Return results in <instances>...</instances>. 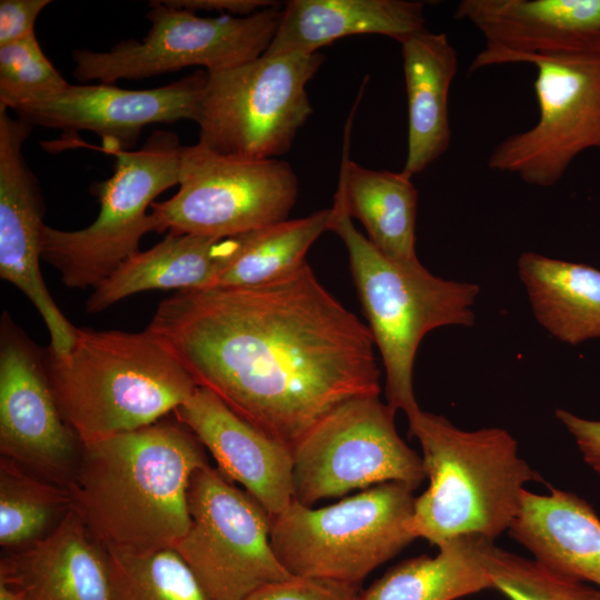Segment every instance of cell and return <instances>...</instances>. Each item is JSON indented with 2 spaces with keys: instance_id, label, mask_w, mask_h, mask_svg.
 <instances>
[{
  "instance_id": "cell-1",
  "label": "cell",
  "mask_w": 600,
  "mask_h": 600,
  "mask_svg": "<svg viewBox=\"0 0 600 600\" xmlns=\"http://www.w3.org/2000/svg\"><path fill=\"white\" fill-rule=\"evenodd\" d=\"M147 329L198 387L290 449L338 406L381 391L370 330L307 261L259 286L177 291Z\"/></svg>"
},
{
  "instance_id": "cell-2",
  "label": "cell",
  "mask_w": 600,
  "mask_h": 600,
  "mask_svg": "<svg viewBox=\"0 0 600 600\" xmlns=\"http://www.w3.org/2000/svg\"><path fill=\"white\" fill-rule=\"evenodd\" d=\"M210 464L206 448L179 421L81 442L73 510L103 549H174L190 526L193 473Z\"/></svg>"
},
{
  "instance_id": "cell-3",
  "label": "cell",
  "mask_w": 600,
  "mask_h": 600,
  "mask_svg": "<svg viewBox=\"0 0 600 600\" xmlns=\"http://www.w3.org/2000/svg\"><path fill=\"white\" fill-rule=\"evenodd\" d=\"M59 408L80 442L137 430L163 419L198 384L148 329L141 332L78 328L68 354L46 349Z\"/></svg>"
},
{
  "instance_id": "cell-4",
  "label": "cell",
  "mask_w": 600,
  "mask_h": 600,
  "mask_svg": "<svg viewBox=\"0 0 600 600\" xmlns=\"http://www.w3.org/2000/svg\"><path fill=\"white\" fill-rule=\"evenodd\" d=\"M408 422L429 479L427 490L414 500V537L439 547L461 536L493 541L509 530L524 486L541 480L519 457L514 438L497 427L461 430L422 410Z\"/></svg>"
},
{
  "instance_id": "cell-5",
  "label": "cell",
  "mask_w": 600,
  "mask_h": 600,
  "mask_svg": "<svg viewBox=\"0 0 600 600\" xmlns=\"http://www.w3.org/2000/svg\"><path fill=\"white\" fill-rule=\"evenodd\" d=\"M329 230L347 248L367 327L382 359L387 403L410 418L421 410L412 383L421 340L437 328L473 326L480 288L439 278L421 262L403 264L388 259L353 226L337 200L331 207Z\"/></svg>"
},
{
  "instance_id": "cell-6",
  "label": "cell",
  "mask_w": 600,
  "mask_h": 600,
  "mask_svg": "<svg viewBox=\"0 0 600 600\" xmlns=\"http://www.w3.org/2000/svg\"><path fill=\"white\" fill-rule=\"evenodd\" d=\"M412 492L386 482L322 508L293 499L272 517V548L292 576L359 586L416 539Z\"/></svg>"
},
{
  "instance_id": "cell-7",
  "label": "cell",
  "mask_w": 600,
  "mask_h": 600,
  "mask_svg": "<svg viewBox=\"0 0 600 600\" xmlns=\"http://www.w3.org/2000/svg\"><path fill=\"white\" fill-rule=\"evenodd\" d=\"M181 149L177 134L154 131L138 150L107 151L116 163L112 176L93 188L97 219L74 231L43 229L42 259L60 272L66 287L94 289L140 251L143 234L154 231L147 209L179 184Z\"/></svg>"
},
{
  "instance_id": "cell-8",
  "label": "cell",
  "mask_w": 600,
  "mask_h": 600,
  "mask_svg": "<svg viewBox=\"0 0 600 600\" xmlns=\"http://www.w3.org/2000/svg\"><path fill=\"white\" fill-rule=\"evenodd\" d=\"M323 54H266L240 66L206 71L199 141L224 156L277 159L312 113L307 84Z\"/></svg>"
},
{
  "instance_id": "cell-9",
  "label": "cell",
  "mask_w": 600,
  "mask_h": 600,
  "mask_svg": "<svg viewBox=\"0 0 600 600\" xmlns=\"http://www.w3.org/2000/svg\"><path fill=\"white\" fill-rule=\"evenodd\" d=\"M299 193L291 166L247 159L200 143L182 146L179 190L151 204L154 231L230 238L288 219Z\"/></svg>"
},
{
  "instance_id": "cell-10",
  "label": "cell",
  "mask_w": 600,
  "mask_h": 600,
  "mask_svg": "<svg viewBox=\"0 0 600 600\" xmlns=\"http://www.w3.org/2000/svg\"><path fill=\"white\" fill-rule=\"evenodd\" d=\"M149 6L151 26L143 39L124 40L102 52L73 51V74L80 82L113 84L187 67L219 71L240 66L268 50L282 12L277 6L249 17L203 18L161 0Z\"/></svg>"
},
{
  "instance_id": "cell-11",
  "label": "cell",
  "mask_w": 600,
  "mask_h": 600,
  "mask_svg": "<svg viewBox=\"0 0 600 600\" xmlns=\"http://www.w3.org/2000/svg\"><path fill=\"white\" fill-rule=\"evenodd\" d=\"M394 414L379 396H367L318 421L291 448L294 499L311 507L386 482L417 489L427 478L422 459L400 438Z\"/></svg>"
},
{
  "instance_id": "cell-12",
  "label": "cell",
  "mask_w": 600,
  "mask_h": 600,
  "mask_svg": "<svg viewBox=\"0 0 600 600\" xmlns=\"http://www.w3.org/2000/svg\"><path fill=\"white\" fill-rule=\"evenodd\" d=\"M190 526L174 550L212 600H243L292 574L271 544V516L217 468L198 469L188 491Z\"/></svg>"
},
{
  "instance_id": "cell-13",
  "label": "cell",
  "mask_w": 600,
  "mask_h": 600,
  "mask_svg": "<svg viewBox=\"0 0 600 600\" xmlns=\"http://www.w3.org/2000/svg\"><path fill=\"white\" fill-rule=\"evenodd\" d=\"M537 68V123L491 151L488 168L551 187L582 151L600 148V56L527 54Z\"/></svg>"
},
{
  "instance_id": "cell-14",
  "label": "cell",
  "mask_w": 600,
  "mask_h": 600,
  "mask_svg": "<svg viewBox=\"0 0 600 600\" xmlns=\"http://www.w3.org/2000/svg\"><path fill=\"white\" fill-rule=\"evenodd\" d=\"M81 442L66 421L39 348L3 311L0 320V453L36 476L69 487Z\"/></svg>"
},
{
  "instance_id": "cell-15",
  "label": "cell",
  "mask_w": 600,
  "mask_h": 600,
  "mask_svg": "<svg viewBox=\"0 0 600 600\" xmlns=\"http://www.w3.org/2000/svg\"><path fill=\"white\" fill-rule=\"evenodd\" d=\"M31 130L0 107V277L33 303L49 331V351L63 357L73 346L77 327L53 301L41 274L44 203L22 152Z\"/></svg>"
},
{
  "instance_id": "cell-16",
  "label": "cell",
  "mask_w": 600,
  "mask_h": 600,
  "mask_svg": "<svg viewBox=\"0 0 600 600\" xmlns=\"http://www.w3.org/2000/svg\"><path fill=\"white\" fill-rule=\"evenodd\" d=\"M207 72L197 70L178 81L148 90H128L110 83L70 84L61 94L16 111L31 126L76 133L92 131L106 151L130 147L143 127L198 121Z\"/></svg>"
},
{
  "instance_id": "cell-17",
  "label": "cell",
  "mask_w": 600,
  "mask_h": 600,
  "mask_svg": "<svg viewBox=\"0 0 600 600\" xmlns=\"http://www.w3.org/2000/svg\"><path fill=\"white\" fill-rule=\"evenodd\" d=\"M454 18L486 40L471 71L527 54L600 56V0H463Z\"/></svg>"
},
{
  "instance_id": "cell-18",
  "label": "cell",
  "mask_w": 600,
  "mask_h": 600,
  "mask_svg": "<svg viewBox=\"0 0 600 600\" xmlns=\"http://www.w3.org/2000/svg\"><path fill=\"white\" fill-rule=\"evenodd\" d=\"M173 414L210 452L217 469L240 483L271 518L289 507L294 499L289 447L254 428L202 387Z\"/></svg>"
},
{
  "instance_id": "cell-19",
  "label": "cell",
  "mask_w": 600,
  "mask_h": 600,
  "mask_svg": "<svg viewBox=\"0 0 600 600\" xmlns=\"http://www.w3.org/2000/svg\"><path fill=\"white\" fill-rule=\"evenodd\" d=\"M0 580L22 600H111L106 550L73 509L41 540L4 552Z\"/></svg>"
},
{
  "instance_id": "cell-20",
  "label": "cell",
  "mask_w": 600,
  "mask_h": 600,
  "mask_svg": "<svg viewBox=\"0 0 600 600\" xmlns=\"http://www.w3.org/2000/svg\"><path fill=\"white\" fill-rule=\"evenodd\" d=\"M243 234L210 238L168 236L146 251H138L96 287L86 310L97 313L134 293L149 290H190L213 287L242 244Z\"/></svg>"
},
{
  "instance_id": "cell-21",
  "label": "cell",
  "mask_w": 600,
  "mask_h": 600,
  "mask_svg": "<svg viewBox=\"0 0 600 600\" xmlns=\"http://www.w3.org/2000/svg\"><path fill=\"white\" fill-rule=\"evenodd\" d=\"M509 534L553 571L600 589V518L581 497L527 489Z\"/></svg>"
},
{
  "instance_id": "cell-22",
  "label": "cell",
  "mask_w": 600,
  "mask_h": 600,
  "mask_svg": "<svg viewBox=\"0 0 600 600\" xmlns=\"http://www.w3.org/2000/svg\"><path fill=\"white\" fill-rule=\"evenodd\" d=\"M423 29L424 6L418 1L290 0L264 53H316L354 34H381L401 43Z\"/></svg>"
},
{
  "instance_id": "cell-23",
  "label": "cell",
  "mask_w": 600,
  "mask_h": 600,
  "mask_svg": "<svg viewBox=\"0 0 600 600\" xmlns=\"http://www.w3.org/2000/svg\"><path fill=\"white\" fill-rule=\"evenodd\" d=\"M408 101V148L402 173H421L449 148L448 97L458 56L444 32L427 28L401 42Z\"/></svg>"
},
{
  "instance_id": "cell-24",
  "label": "cell",
  "mask_w": 600,
  "mask_h": 600,
  "mask_svg": "<svg viewBox=\"0 0 600 600\" xmlns=\"http://www.w3.org/2000/svg\"><path fill=\"white\" fill-rule=\"evenodd\" d=\"M346 134L334 200L358 219L371 244L388 259L419 263L416 251L418 191L402 172L364 168L348 157Z\"/></svg>"
},
{
  "instance_id": "cell-25",
  "label": "cell",
  "mask_w": 600,
  "mask_h": 600,
  "mask_svg": "<svg viewBox=\"0 0 600 600\" xmlns=\"http://www.w3.org/2000/svg\"><path fill=\"white\" fill-rule=\"evenodd\" d=\"M518 271L537 321L569 343L600 338V270L523 252Z\"/></svg>"
},
{
  "instance_id": "cell-26",
  "label": "cell",
  "mask_w": 600,
  "mask_h": 600,
  "mask_svg": "<svg viewBox=\"0 0 600 600\" xmlns=\"http://www.w3.org/2000/svg\"><path fill=\"white\" fill-rule=\"evenodd\" d=\"M480 536H461L439 546L436 557L420 556L402 561L358 600H456L484 589L491 582L484 564L487 547Z\"/></svg>"
},
{
  "instance_id": "cell-27",
  "label": "cell",
  "mask_w": 600,
  "mask_h": 600,
  "mask_svg": "<svg viewBox=\"0 0 600 600\" xmlns=\"http://www.w3.org/2000/svg\"><path fill=\"white\" fill-rule=\"evenodd\" d=\"M330 217L328 208L244 233L239 252L213 287H253L293 271L307 261L311 244L329 230Z\"/></svg>"
},
{
  "instance_id": "cell-28",
  "label": "cell",
  "mask_w": 600,
  "mask_h": 600,
  "mask_svg": "<svg viewBox=\"0 0 600 600\" xmlns=\"http://www.w3.org/2000/svg\"><path fill=\"white\" fill-rule=\"evenodd\" d=\"M73 509L67 487L0 459V544L4 552L26 548L51 533Z\"/></svg>"
},
{
  "instance_id": "cell-29",
  "label": "cell",
  "mask_w": 600,
  "mask_h": 600,
  "mask_svg": "<svg viewBox=\"0 0 600 600\" xmlns=\"http://www.w3.org/2000/svg\"><path fill=\"white\" fill-rule=\"evenodd\" d=\"M111 600H212L174 549H104Z\"/></svg>"
},
{
  "instance_id": "cell-30",
  "label": "cell",
  "mask_w": 600,
  "mask_h": 600,
  "mask_svg": "<svg viewBox=\"0 0 600 600\" xmlns=\"http://www.w3.org/2000/svg\"><path fill=\"white\" fill-rule=\"evenodd\" d=\"M491 589L509 600H600V589L491 542L484 552Z\"/></svg>"
},
{
  "instance_id": "cell-31",
  "label": "cell",
  "mask_w": 600,
  "mask_h": 600,
  "mask_svg": "<svg viewBox=\"0 0 600 600\" xmlns=\"http://www.w3.org/2000/svg\"><path fill=\"white\" fill-rule=\"evenodd\" d=\"M70 84L42 51L36 34L0 47V107L13 111L61 94Z\"/></svg>"
},
{
  "instance_id": "cell-32",
  "label": "cell",
  "mask_w": 600,
  "mask_h": 600,
  "mask_svg": "<svg viewBox=\"0 0 600 600\" xmlns=\"http://www.w3.org/2000/svg\"><path fill=\"white\" fill-rule=\"evenodd\" d=\"M359 587L339 581L297 577L266 584L243 600H358Z\"/></svg>"
},
{
  "instance_id": "cell-33",
  "label": "cell",
  "mask_w": 600,
  "mask_h": 600,
  "mask_svg": "<svg viewBox=\"0 0 600 600\" xmlns=\"http://www.w3.org/2000/svg\"><path fill=\"white\" fill-rule=\"evenodd\" d=\"M50 0H1L0 47L34 33V22Z\"/></svg>"
},
{
  "instance_id": "cell-34",
  "label": "cell",
  "mask_w": 600,
  "mask_h": 600,
  "mask_svg": "<svg viewBox=\"0 0 600 600\" xmlns=\"http://www.w3.org/2000/svg\"><path fill=\"white\" fill-rule=\"evenodd\" d=\"M556 417L573 437L586 463L600 474V421L563 409H557Z\"/></svg>"
},
{
  "instance_id": "cell-35",
  "label": "cell",
  "mask_w": 600,
  "mask_h": 600,
  "mask_svg": "<svg viewBox=\"0 0 600 600\" xmlns=\"http://www.w3.org/2000/svg\"><path fill=\"white\" fill-rule=\"evenodd\" d=\"M164 4L189 11H219L233 17H249L259 11L279 6L269 0H161Z\"/></svg>"
},
{
  "instance_id": "cell-36",
  "label": "cell",
  "mask_w": 600,
  "mask_h": 600,
  "mask_svg": "<svg viewBox=\"0 0 600 600\" xmlns=\"http://www.w3.org/2000/svg\"><path fill=\"white\" fill-rule=\"evenodd\" d=\"M0 600H22V598L14 588L0 580Z\"/></svg>"
}]
</instances>
